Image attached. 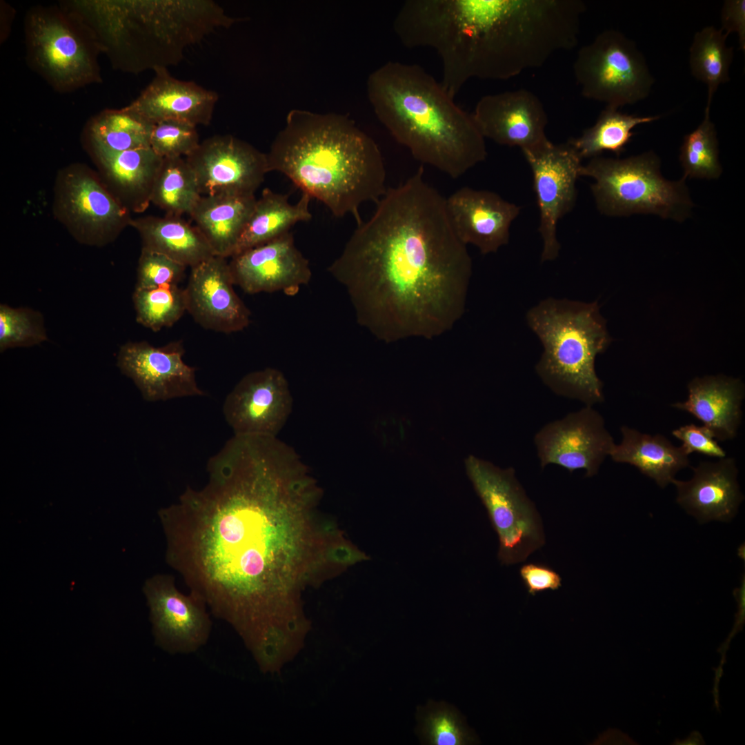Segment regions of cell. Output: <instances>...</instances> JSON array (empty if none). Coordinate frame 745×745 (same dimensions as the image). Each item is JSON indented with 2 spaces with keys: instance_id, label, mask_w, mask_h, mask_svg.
Returning <instances> with one entry per match:
<instances>
[{
  "instance_id": "12",
  "label": "cell",
  "mask_w": 745,
  "mask_h": 745,
  "mask_svg": "<svg viewBox=\"0 0 745 745\" xmlns=\"http://www.w3.org/2000/svg\"><path fill=\"white\" fill-rule=\"evenodd\" d=\"M143 590L157 646L170 655H187L207 644L212 622L201 598L179 591L170 575L149 578Z\"/></svg>"
},
{
  "instance_id": "32",
  "label": "cell",
  "mask_w": 745,
  "mask_h": 745,
  "mask_svg": "<svg viewBox=\"0 0 745 745\" xmlns=\"http://www.w3.org/2000/svg\"><path fill=\"white\" fill-rule=\"evenodd\" d=\"M201 196L196 176L186 158L163 159L151 203L166 215L181 217L190 215Z\"/></svg>"
},
{
  "instance_id": "35",
  "label": "cell",
  "mask_w": 745,
  "mask_h": 745,
  "mask_svg": "<svg viewBox=\"0 0 745 745\" xmlns=\"http://www.w3.org/2000/svg\"><path fill=\"white\" fill-rule=\"evenodd\" d=\"M419 715L420 735L426 744L465 745L475 742L457 711L445 703L431 702Z\"/></svg>"
},
{
  "instance_id": "23",
  "label": "cell",
  "mask_w": 745,
  "mask_h": 745,
  "mask_svg": "<svg viewBox=\"0 0 745 745\" xmlns=\"http://www.w3.org/2000/svg\"><path fill=\"white\" fill-rule=\"evenodd\" d=\"M688 399L672 406L703 423L715 439L724 441L737 436L742 419L744 386L739 379L724 375L695 378L688 385Z\"/></svg>"
},
{
  "instance_id": "17",
  "label": "cell",
  "mask_w": 745,
  "mask_h": 745,
  "mask_svg": "<svg viewBox=\"0 0 745 745\" xmlns=\"http://www.w3.org/2000/svg\"><path fill=\"white\" fill-rule=\"evenodd\" d=\"M234 285L226 258L213 256L191 268L184 288L187 312L207 330L226 334L244 330L251 312Z\"/></svg>"
},
{
  "instance_id": "10",
  "label": "cell",
  "mask_w": 745,
  "mask_h": 745,
  "mask_svg": "<svg viewBox=\"0 0 745 745\" xmlns=\"http://www.w3.org/2000/svg\"><path fill=\"white\" fill-rule=\"evenodd\" d=\"M53 210L74 238L95 246L113 241L132 219L102 179L80 163L57 175Z\"/></svg>"
},
{
  "instance_id": "8",
  "label": "cell",
  "mask_w": 745,
  "mask_h": 745,
  "mask_svg": "<svg viewBox=\"0 0 745 745\" xmlns=\"http://www.w3.org/2000/svg\"><path fill=\"white\" fill-rule=\"evenodd\" d=\"M465 466L498 535L499 560L504 565L525 561L544 546L545 535L539 514L515 470L500 468L473 455L466 459Z\"/></svg>"
},
{
  "instance_id": "9",
  "label": "cell",
  "mask_w": 745,
  "mask_h": 745,
  "mask_svg": "<svg viewBox=\"0 0 745 745\" xmlns=\"http://www.w3.org/2000/svg\"><path fill=\"white\" fill-rule=\"evenodd\" d=\"M573 70L584 97L617 109L646 98L655 82L636 43L615 30L583 46Z\"/></svg>"
},
{
  "instance_id": "18",
  "label": "cell",
  "mask_w": 745,
  "mask_h": 745,
  "mask_svg": "<svg viewBox=\"0 0 745 745\" xmlns=\"http://www.w3.org/2000/svg\"><path fill=\"white\" fill-rule=\"evenodd\" d=\"M229 266L235 285L248 294L297 290L312 277L292 231L232 257Z\"/></svg>"
},
{
  "instance_id": "38",
  "label": "cell",
  "mask_w": 745,
  "mask_h": 745,
  "mask_svg": "<svg viewBox=\"0 0 745 745\" xmlns=\"http://www.w3.org/2000/svg\"><path fill=\"white\" fill-rule=\"evenodd\" d=\"M186 266L168 257L141 248L139 259L135 288H153L166 285H179Z\"/></svg>"
},
{
  "instance_id": "19",
  "label": "cell",
  "mask_w": 745,
  "mask_h": 745,
  "mask_svg": "<svg viewBox=\"0 0 745 745\" xmlns=\"http://www.w3.org/2000/svg\"><path fill=\"white\" fill-rule=\"evenodd\" d=\"M471 115L482 136L500 145L517 146L522 151L548 140L543 104L526 90L485 95Z\"/></svg>"
},
{
  "instance_id": "39",
  "label": "cell",
  "mask_w": 745,
  "mask_h": 745,
  "mask_svg": "<svg viewBox=\"0 0 745 745\" xmlns=\"http://www.w3.org/2000/svg\"><path fill=\"white\" fill-rule=\"evenodd\" d=\"M672 435L682 442V447L688 455L697 453L719 459L726 455V451L704 426L686 424L673 430Z\"/></svg>"
},
{
  "instance_id": "31",
  "label": "cell",
  "mask_w": 745,
  "mask_h": 745,
  "mask_svg": "<svg viewBox=\"0 0 745 745\" xmlns=\"http://www.w3.org/2000/svg\"><path fill=\"white\" fill-rule=\"evenodd\" d=\"M728 34L713 26L697 31L689 50L692 75L708 88L706 109L710 110L713 95L720 84L730 80L733 49L726 46Z\"/></svg>"
},
{
  "instance_id": "1",
  "label": "cell",
  "mask_w": 745,
  "mask_h": 745,
  "mask_svg": "<svg viewBox=\"0 0 745 745\" xmlns=\"http://www.w3.org/2000/svg\"><path fill=\"white\" fill-rule=\"evenodd\" d=\"M376 204L328 272L346 289L358 324L379 341L446 333L464 313L472 260L446 198L421 166Z\"/></svg>"
},
{
  "instance_id": "15",
  "label": "cell",
  "mask_w": 745,
  "mask_h": 745,
  "mask_svg": "<svg viewBox=\"0 0 745 745\" xmlns=\"http://www.w3.org/2000/svg\"><path fill=\"white\" fill-rule=\"evenodd\" d=\"M292 404L284 374L269 367L244 375L226 396L223 413L235 435L277 437Z\"/></svg>"
},
{
  "instance_id": "37",
  "label": "cell",
  "mask_w": 745,
  "mask_h": 745,
  "mask_svg": "<svg viewBox=\"0 0 745 745\" xmlns=\"http://www.w3.org/2000/svg\"><path fill=\"white\" fill-rule=\"evenodd\" d=\"M199 143L197 126L183 121L166 120L154 124L150 147L162 159L186 158Z\"/></svg>"
},
{
  "instance_id": "24",
  "label": "cell",
  "mask_w": 745,
  "mask_h": 745,
  "mask_svg": "<svg viewBox=\"0 0 745 745\" xmlns=\"http://www.w3.org/2000/svg\"><path fill=\"white\" fill-rule=\"evenodd\" d=\"M101 179L130 212H144L151 203L163 159L150 147L92 155Z\"/></svg>"
},
{
  "instance_id": "40",
  "label": "cell",
  "mask_w": 745,
  "mask_h": 745,
  "mask_svg": "<svg viewBox=\"0 0 745 745\" xmlns=\"http://www.w3.org/2000/svg\"><path fill=\"white\" fill-rule=\"evenodd\" d=\"M522 579L531 595L547 590H555L562 586L560 575L552 568L539 564H527L519 570Z\"/></svg>"
},
{
  "instance_id": "13",
  "label": "cell",
  "mask_w": 745,
  "mask_h": 745,
  "mask_svg": "<svg viewBox=\"0 0 745 745\" xmlns=\"http://www.w3.org/2000/svg\"><path fill=\"white\" fill-rule=\"evenodd\" d=\"M186 159L201 195H255L269 172L266 153L230 135L206 139Z\"/></svg>"
},
{
  "instance_id": "6",
  "label": "cell",
  "mask_w": 745,
  "mask_h": 745,
  "mask_svg": "<svg viewBox=\"0 0 745 745\" xmlns=\"http://www.w3.org/2000/svg\"><path fill=\"white\" fill-rule=\"evenodd\" d=\"M580 176L595 180L590 187L597 208L607 216L653 214L681 222L693 206L686 179H664L653 151L626 159L591 158L582 165Z\"/></svg>"
},
{
  "instance_id": "21",
  "label": "cell",
  "mask_w": 745,
  "mask_h": 745,
  "mask_svg": "<svg viewBox=\"0 0 745 745\" xmlns=\"http://www.w3.org/2000/svg\"><path fill=\"white\" fill-rule=\"evenodd\" d=\"M155 76L128 106L155 124L176 120L193 126L210 124L218 94L191 81L173 77L166 68L154 70Z\"/></svg>"
},
{
  "instance_id": "28",
  "label": "cell",
  "mask_w": 745,
  "mask_h": 745,
  "mask_svg": "<svg viewBox=\"0 0 745 745\" xmlns=\"http://www.w3.org/2000/svg\"><path fill=\"white\" fill-rule=\"evenodd\" d=\"M288 198V195L273 192L270 188L263 190L232 257L291 231V228L298 222L311 219L309 195L302 193L295 204L290 203Z\"/></svg>"
},
{
  "instance_id": "11",
  "label": "cell",
  "mask_w": 745,
  "mask_h": 745,
  "mask_svg": "<svg viewBox=\"0 0 745 745\" xmlns=\"http://www.w3.org/2000/svg\"><path fill=\"white\" fill-rule=\"evenodd\" d=\"M522 152L533 173L539 209V231L543 241L541 259L542 262L553 261L560 250L557 238L558 221L575 205L582 159L568 143L556 145L549 140Z\"/></svg>"
},
{
  "instance_id": "41",
  "label": "cell",
  "mask_w": 745,
  "mask_h": 745,
  "mask_svg": "<svg viewBox=\"0 0 745 745\" xmlns=\"http://www.w3.org/2000/svg\"><path fill=\"white\" fill-rule=\"evenodd\" d=\"M721 30L728 35H738L741 50H745V1L726 0L721 11Z\"/></svg>"
},
{
  "instance_id": "4",
  "label": "cell",
  "mask_w": 745,
  "mask_h": 745,
  "mask_svg": "<svg viewBox=\"0 0 745 745\" xmlns=\"http://www.w3.org/2000/svg\"><path fill=\"white\" fill-rule=\"evenodd\" d=\"M96 35L115 69L139 73L177 64L186 49L237 21L211 0L65 2Z\"/></svg>"
},
{
  "instance_id": "7",
  "label": "cell",
  "mask_w": 745,
  "mask_h": 745,
  "mask_svg": "<svg viewBox=\"0 0 745 745\" xmlns=\"http://www.w3.org/2000/svg\"><path fill=\"white\" fill-rule=\"evenodd\" d=\"M24 33L28 64L56 91L102 81L98 58L103 52L96 35L61 3L30 8Z\"/></svg>"
},
{
  "instance_id": "14",
  "label": "cell",
  "mask_w": 745,
  "mask_h": 745,
  "mask_svg": "<svg viewBox=\"0 0 745 745\" xmlns=\"http://www.w3.org/2000/svg\"><path fill=\"white\" fill-rule=\"evenodd\" d=\"M542 468L556 464L595 475L615 445L602 416L590 406L543 426L535 436Z\"/></svg>"
},
{
  "instance_id": "3",
  "label": "cell",
  "mask_w": 745,
  "mask_h": 745,
  "mask_svg": "<svg viewBox=\"0 0 745 745\" xmlns=\"http://www.w3.org/2000/svg\"><path fill=\"white\" fill-rule=\"evenodd\" d=\"M367 93L379 121L421 163L455 179L486 159L472 115L421 66L387 62L368 76Z\"/></svg>"
},
{
  "instance_id": "33",
  "label": "cell",
  "mask_w": 745,
  "mask_h": 745,
  "mask_svg": "<svg viewBox=\"0 0 745 745\" xmlns=\"http://www.w3.org/2000/svg\"><path fill=\"white\" fill-rule=\"evenodd\" d=\"M132 300L137 321L155 332L172 326L187 311L185 290L179 285L135 288Z\"/></svg>"
},
{
  "instance_id": "36",
  "label": "cell",
  "mask_w": 745,
  "mask_h": 745,
  "mask_svg": "<svg viewBox=\"0 0 745 745\" xmlns=\"http://www.w3.org/2000/svg\"><path fill=\"white\" fill-rule=\"evenodd\" d=\"M47 339L40 314L26 308L0 306V350L27 347Z\"/></svg>"
},
{
  "instance_id": "2",
  "label": "cell",
  "mask_w": 745,
  "mask_h": 745,
  "mask_svg": "<svg viewBox=\"0 0 745 745\" xmlns=\"http://www.w3.org/2000/svg\"><path fill=\"white\" fill-rule=\"evenodd\" d=\"M267 155L268 171L287 177L337 217L385 194L386 171L376 142L348 117L290 110Z\"/></svg>"
},
{
  "instance_id": "16",
  "label": "cell",
  "mask_w": 745,
  "mask_h": 745,
  "mask_svg": "<svg viewBox=\"0 0 745 745\" xmlns=\"http://www.w3.org/2000/svg\"><path fill=\"white\" fill-rule=\"evenodd\" d=\"M181 342L156 347L146 341L128 342L121 346L117 366L130 378L148 401L203 396L197 382L196 368L183 360Z\"/></svg>"
},
{
  "instance_id": "22",
  "label": "cell",
  "mask_w": 745,
  "mask_h": 745,
  "mask_svg": "<svg viewBox=\"0 0 745 745\" xmlns=\"http://www.w3.org/2000/svg\"><path fill=\"white\" fill-rule=\"evenodd\" d=\"M693 469L691 479L672 481L677 502L701 523L732 519L744 497L735 459L725 457L717 461H702Z\"/></svg>"
},
{
  "instance_id": "30",
  "label": "cell",
  "mask_w": 745,
  "mask_h": 745,
  "mask_svg": "<svg viewBox=\"0 0 745 745\" xmlns=\"http://www.w3.org/2000/svg\"><path fill=\"white\" fill-rule=\"evenodd\" d=\"M659 118V115L639 117L628 115L617 108L606 106L594 126L568 143L582 159L598 157L604 151H610L619 156L633 136L632 130L635 126Z\"/></svg>"
},
{
  "instance_id": "34",
  "label": "cell",
  "mask_w": 745,
  "mask_h": 745,
  "mask_svg": "<svg viewBox=\"0 0 745 745\" xmlns=\"http://www.w3.org/2000/svg\"><path fill=\"white\" fill-rule=\"evenodd\" d=\"M679 158L685 179H711L721 175L718 140L710 110L705 109L702 123L684 137Z\"/></svg>"
},
{
  "instance_id": "5",
  "label": "cell",
  "mask_w": 745,
  "mask_h": 745,
  "mask_svg": "<svg viewBox=\"0 0 745 745\" xmlns=\"http://www.w3.org/2000/svg\"><path fill=\"white\" fill-rule=\"evenodd\" d=\"M543 352L535 370L555 393L593 406L604 401L595 360L611 338L597 301L547 298L526 314Z\"/></svg>"
},
{
  "instance_id": "25",
  "label": "cell",
  "mask_w": 745,
  "mask_h": 745,
  "mask_svg": "<svg viewBox=\"0 0 745 745\" xmlns=\"http://www.w3.org/2000/svg\"><path fill=\"white\" fill-rule=\"evenodd\" d=\"M255 195H202L190 214L215 256L231 257L251 215Z\"/></svg>"
},
{
  "instance_id": "29",
  "label": "cell",
  "mask_w": 745,
  "mask_h": 745,
  "mask_svg": "<svg viewBox=\"0 0 745 745\" xmlns=\"http://www.w3.org/2000/svg\"><path fill=\"white\" fill-rule=\"evenodd\" d=\"M154 124L130 109H106L87 125L86 139L92 155L150 147Z\"/></svg>"
},
{
  "instance_id": "27",
  "label": "cell",
  "mask_w": 745,
  "mask_h": 745,
  "mask_svg": "<svg viewBox=\"0 0 745 745\" xmlns=\"http://www.w3.org/2000/svg\"><path fill=\"white\" fill-rule=\"evenodd\" d=\"M130 226L139 234L142 248L163 254L186 267L215 256L197 226L181 217L132 218Z\"/></svg>"
},
{
  "instance_id": "20",
  "label": "cell",
  "mask_w": 745,
  "mask_h": 745,
  "mask_svg": "<svg viewBox=\"0 0 745 745\" xmlns=\"http://www.w3.org/2000/svg\"><path fill=\"white\" fill-rule=\"evenodd\" d=\"M446 208L459 239L484 255L508 243L511 223L521 210L494 192L467 186L446 198Z\"/></svg>"
},
{
  "instance_id": "26",
  "label": "cell",
  "mask_w": 745,
  "mask_h": 745,
  "mask_svg": "<svg viewBox=\"0 0 745 745\" xmlns=\"http://www.w3.org/2000/svg\"><path fill=\"white\" fill-rule=\"evenodd\" d=\"M622 439L615 444L611 459L628 464L664 488L672 483L678 471L688 466V455L662 435L642 433L626 426L621 427Z\"/></svg>"
}]
</instances>
